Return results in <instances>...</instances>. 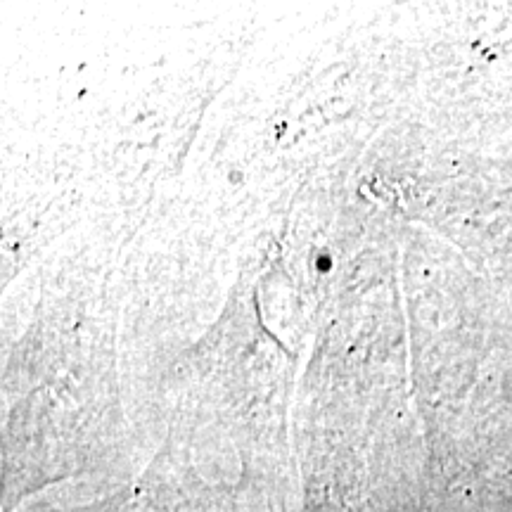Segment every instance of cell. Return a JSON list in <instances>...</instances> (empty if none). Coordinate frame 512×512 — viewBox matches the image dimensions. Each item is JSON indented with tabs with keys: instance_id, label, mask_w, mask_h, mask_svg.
<instances>
[]
</instances>
